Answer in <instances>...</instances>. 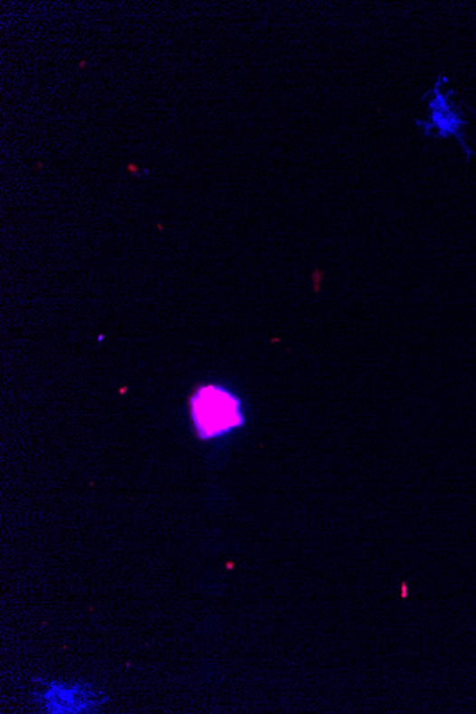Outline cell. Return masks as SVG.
<instances>
[{
  "instance_id": "1",
  "label": "cell",
  "mask_w": 476,
  "mask_h": 714,
  "mask_svg": "<svg viewBox=\"0 0 476 714\" xmlns=\"http://www.w3.org/2000/svg\"><path fill=\"white\" fill-rule=\"evenodd\" d=\"M190 414L198 438L203 441L224 438L245 424L242 399L233 390L220 384L198 388L190 399Z\"/></svg>"
},
{
  "instance_id": "2",
  "label": "cell",
  "mask_w": 476,
  "mask_h": 714,
  "mask_svg": "<svg viewBox=\"0 0 476 714\" xmlns=\"http://www.w3.org/2000/svg\"><path fill=\"white\" fill-rule=\"evenodd\" d=\"M441 78L435 83L433 93V98L430 100V117L426 122L416 120V125L424 128L426 136L433 137H453L458 140L463 150H465L466 162H470L471 148L463 142V126H468V120L462 116V108H458L453 103L455 100V91L450 90L446 95L441 93Z\"/></svg>"
},
{
  "instance_id": "3",
  "label": "cell",
  "mask_w": 476,
  "mask_h": 714,
  "mask_svg": "<svg viewBox=\"0 0 476 714\" xmlns=\"http://www.w3.org/2000/svg\"><path fill=\"white\" fill-rule=\"evenodd\" d=\"M44 699L51 713H81L88 709V694L76 688L52 686Z\"/></svg>"
},
{
  "instance_id": "4",
  "label": "cell",
  "mask_w": 476,
  "mask_h": 714,
  "mask_svg": "<svg viewBox=\"0 0 476 714\" xmlns=\"http://www.w3.org/2000/svg\"><path fill=\"white\" fill-rule=\"evenodd\" d=\"M128 172L130 173L131 175H136V177H140V173H138V164H135V163H129Z\"/></svg>"
},
{
  "instance_id": "5",
  "label": "cell",
  "mask_w": 476,
  "mask_h": 714,
  "mask_svg": "<svg viewBox=\"0 0 476 714\" xmlns=\"http://www.w3.org/2000/svg\"><path fill=\"white\" fill-rule=\"evenodd\" d=\"M83 68H86V61H84V59L83 61H81V63H79V69H83Z\"/></svg>"
}]
</instances>
